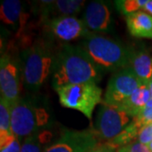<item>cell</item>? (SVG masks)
Wrapping results in <instances>:
<instances>
[{"instance_id":"obj_10","label":"cell","mask_w":152,"mask_h":152,"mask_svg":"<svg viewBox=\"0 0 152 152\" xmlns=\"http://www.w3.org/2000/svg\"><path fill=\"white\" fill-rule=\"evenodd\" d=\"M48 32L56 39L71 42L85 38L90 33L84 21L75 16H59L44 22Z\"/></svg>"},{"instance_id":"obj_21","label":"cell","mask_w":152,"mask_h":152,"mask_svg":"<svg viewBox=\"0 0 152 152\" xmlns=\"http://www.w3.org/2000/svg\"><path fill=\"white\" fill-rule=\"evenodd\" d=\"M133 119L134 120L141 128H143L144 126H146V125L151 124L152 108L145 107L137 116L133 118Z\"/></svg>"},{"instance_id":"obj_20","label":"cell","mask_w":152,"mask_h":152,"mask_svg":"<svg viewBox=\"0 0 152 152\" xmlns=\"http://www.w3.org/2000/svg\"><path fill=\"white\" fill-rule=\"evenodd\" d=\"M20 140L15 134L0 140V152H20Z\"/></svg>"},{"instance_id":"obj_12","label":"cell","mask_w":152,"mask_h":152,"mask_svg":"<svg viewBox=\"0 0 152 152\" xmlns=\"http://www.w3.org/2000/svg\"><path fill=\"white\" fill-rule=\"evenodd\" d=\"M0 17L4 25L10 26L16 35H20L25 30L29 15L20 1L4 0L1 2Z\"/></svg>"},{"instance_id":"obj_15","label":"cell","mask_w":152,"mask_h":152,"mask_svg":"<svg viewBox=\"0 0 152 152\" xmlns=\"http://www.w3.org/2000/svg\"><path fill=\"white\" fill-rule=\"evenodd\" d=\"M151 96V91L148 84H142L120 108L124 110L132 118H134L146 107Z\"/></svg>"},{"instance_id":"obj_26","label":"cell","mask_w":152,"mask_h":152,"mask_svg":"<svg viewBox=\"0 0 152 152\" xmlns=\"http://www.w3.org/2000/svg\"><path fill=\"white\" fill-rule=\"evenodd\" d=\"M148 86H149V87H150V90H151V94H152V80L148 83Z\"/></svg>"},{"instance_id":"obj_17","label":"cell","mask_w":152,"mask_h":152,"mask_svg":"<svg viewBox=\"0 0 152 152\" xmlns=\"http://www.w3.org/2000/svg\"><path fill=\"white\" fill-rule=\"evenodd\" d=\"M141 129V127L132 118L131 123L125 128L124 130L119 135L117 136L113 140L110 141V143L117 147L124 146L128 144H130L133 140L138 138L139 133Z\"/></svg>"},{"instance_id":"obj_24","label":"cell","mask_w":152,"mask_h":152,"mask_svg":"<svg viewBox=\"0 0 152 152\" xmlns=\"http://www.w3.org/2000/svg\"><path fill=\"white\" fill-rule=\"evenodd\" d=\"M118 149H117V146L112 145L110 142H107L102 145H97L88 152H118Z\"/></svg>"},{"instance_id":"obj_8","label":"cell","mask_w":152,"mask_h":152,"mask_svg":"<svg viewBox=\"0 0 152 152\" xmlns=\"http://www.w3.org/2000/svg\"><path fill=\"white\" fill-rule=\"evenodd\" d=\"M98 136L91 129H64L59 139L43 152H88L98 145Z\"/></svg>"},{"instance_id":"obj_9","label":"cell","mask_w":152,"mask_h":152,"mask_svg":"<svg viewBox=\"0 0 152 152\" xmlns=\"http://www.w3.org/2000/svg\"><path fill=\"white\" fill-rule=\"evenodd\" d=\"M20 64L9 53L2 55L0 58V91L10 106L20 99Z\"/></svg>"},{"instance_id":"obj_14","label":"cell","mask_w":152,"mask_h":152,"mask_svg":"<svg viewBox=\"0 0 152 152\" xmlns=\"http://www.w3.org/2000/svg\"><path fill=\"white\" fill-rule=\"evenodd\" d=\"M126 24L132 37L152 40V16L145 11H138L126 16Z\"/></svg>"},{"instance_id":"obj_27","label":"cell","mask_w":152,"mask_h":152,"mask_svg":"<svg viewBox=\"0 0 152 152\" xmlns=\"http://www.w3.org/2000/svg\"><path fill=\"white\" fill-rule=\"evenodd\" d=\"M148 147H149V149H150V151H151V152H152V141L150 143V145H148Z\"/></svg>"},{"instance_id":"obj_7","label":"cell","mask_w":152,"mask_h":152,"mask_svg":"<svg viewBox=\"0 0 152 152\" xmlns=\"http://www.w3.org/2000/svg\"><path fill=\"white\" fill-rule=\"evenodd\" d=\"M131 118L129 114L120 107L102 104L95 124V131L99 140L108 142L113 140L130 124Z\"/></svg>"},{"instance_id":"obj_13","label":"cell","mask_w":152,"mask_h":152,"mask_svg":"<svg viewBox=\"0 0 152 152\" xmlns=\"http://www.w3.org/2000/svg\"><path fill=\"white\" fill-rule=\"evenodd\" d=\"M129 67L144 84L152 80V58L146 49H131Z\"/></svg>"},{"instance_id":"obj_11","label":"cell","mask_w":152,"mask_h":152,"mask_svg":"<svg viewBox=\"0 0 152 152\" xmlns=\"http://www.w3.org/2000/svg\"><path fill=\"white\" fill-rule=\"evenodd\" d=\"M82 20L88 30L95 32L113 31V21L111 10L104 1H92L86 7Z\"/></svg>"},{"instance_id":"obj_23","label":"cell","mask_w":152,"mask_h":152,"mask_svg":"<svg viewBox=\"0 0 152 152\" xmlns=\"http://www.w3.org/2000/svg\"><path fill=\"white\" fill-rule=\"evenodd\" d=\"M137 139V141L148 146L152 141V124L144 126L140 131Z\"/></svg>"},{"instance_id":"obj_25","label":"cell","mask_w":152,"mask_h":152,"mask_svg":"<svg viewBox=\"0 0 152 152\" xmlns=\"http://www.w3.org/2000/svg\"><path fill=\"white\" fill-rule=\"evenodd\" d=\"M143 11H145V13L149 14L151 16H152V0H148L146 4L144 6L143 8Z\"/></svg>"},{"instance_id":"obj_22","label":"cell","mask_w":152,"mask_h":152,"mask_svg":"<svg viewBox=\"0 0 152 152\" xmlns=\"http://www.w3.org/2000/svg\"><path fill=\"white\" fill-rule=\"evenodd\" d=\"M118 152H151L149 147L139 141L132 142L124 146L120 147Z\"/></svg>"},{"instance_id":"obj_18","label":"cell","mask_w":152,"mask_h":152,"mask_svg":"<svg viewBox=\"0 0 152 152\" xmlns=\"http://www.w3.org/2000/svg\"><path fill=\"white\" fill-rule=\"evenodd\" d=\"M148 0H117L115 6L117 10L125 16L143 10Z\"/></svg>"},{"instance_id":"obj_3","label":"cell","mask_w":152,"mask_h":152,"mask_svg":"<svg viewBox=\"0 0 152 152\" xmlns=\"http://www.w3.org/2000/svg\"><path fill=\"white\" fill-rule=\"evenodd\" d=\"M80 46L102 72H117L129 65L131 49L113 39L90 31Z\"/></svg>"},{"instance_id":"obj_4","label":"cell","mask_w":152,"mask_h":152,"mask_svg":"<svg viewBox=\"0 0 152 152\" xmlns=\"http://www.w3.org/2000/svg\"><path fill=\"white\" fill-rule=\"evenodd\" d=\"M11 129L21 140L47 127L51 113L44 103L34 97H20L10 106Z\"/></svg>"},{"instance_id":"obj_19","label":"cell","mask_w":152,"mask_h":152,"mask_svg":"<svg viewBox=\"0 0 152 152\" xmlns=\"http://www.w3.org/2000/svg\"><path fill=\"white\" fill-rule=\"evenodd\" d=\"M43 143L44 141L42 140V134L39 132L35 133L24 140L21 144L20 152H43Z\"/></svg>"},{"instance_id":"obj_1","label":"cell","mask_w":152,"mask_h":152,"mask_svg":"<svg viewBox=\"0 0 152 152\" xmlns=\"http://www.w3.org/2000/svg\"><path fill=\"white\" fill-rule=\"evenodd\" d=\"M102 73L80 45L63 44L56 52L52 85L57 91L71 85L96 83Z\"/></svg>"},{"instance_id":"obj_16","label":"cell","mask_w":152,"mask_h":152,"mask_svg":"<svg viewBox=\"0 0 152 152\" xmlns=\"http://www.w3.org/2000/svg\"><path fill=\"white\" fill-rule=\"evenodd\" d=\"M14 134L11 129L10 106L4 98L0 99V140Z\"/></svg>"},{"instance_id":"obj_5","label":"cell","mask_w":152,"mask_h":152,"mask_svg":"<svg viewBox=\"0 0 152 152\" xmlns=\"http://www.w3.org/2000/svg\"><path fill=\"white\" fill-rule=\"evenodd\" d=\"M56 91L63 107L78 110L89 120H91L96 105L102 102V90L94 82L71 85Z\"/></svg>"},{"instance_id":"obj_6","label":"cell","mask_w":152,"mask_h":152,"mask_svg":"<svg viewBox=\"0 0 152 152\" xmlns=\"http://www.w3.org/2000/svg\"><path fill=\"white\" fill-rule=\"evenodd\" d=\"M142 84L129 67L117 71L108 81L102 103L120 107Z\"/></svg>"},{"instance_id":"obj_2","label":"cell","mask_w":152,"mask_h":152,"mask_svg":"<svg viewBox=\"0 0 152 152\" xmlns=\"http://www.w3.org/2000/svg\"><path fill=\"white\" fill-rule=\"evenodd\" d=\"M56 52L48 41L38 40L20 55L21 78L29 91H37L52 77Z\"/></svg>"}]
</instances>
